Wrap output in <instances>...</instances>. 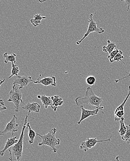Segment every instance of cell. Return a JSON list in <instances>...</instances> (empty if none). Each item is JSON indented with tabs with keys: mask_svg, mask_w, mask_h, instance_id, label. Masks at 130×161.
Instances as JSON below:
<instances>
[{
	"mask_svg": "<svg viewBox=\"0 0 130 161\" xmlns=\"http://www.w3.org/2000/svg\"><path fill=\"white\" fill-rule=\"evenodd\" d=\"M75 102L77 106L81 107L83 104H86L91 106H96V108L101 107L103 102L101 97L96 95L93 92L92 88L88 87L85 92V96H79L75 99Z\"/></svg>",
	"mask_w": 130,
	"mask_h": 161,
	"instance_id": "obj_1",
	"label": "cell"
},
{
	"mask_svg": "<svg viewBox=\"0 0 130 161\" xmlns=\"http://www.w3.org/2000/svg\"><path fill=\"white\" fill-rule=\"evenodd\" d=\"M57 131V129L53 128L48 133L43 136L37 133L36 135L39 136L38 138L42 139V142L39 143V146L47 145L52 149V151L54 153H57L58 150L56 149V146L60 145V139L56 137Z\"/></svg>",
	"mask_w": 130,
	"mask_h": 161,
	"instance_id": "obj_2",
	"label": "cell"
},
{
	"mask_svg": "<svg viewBox=\"0 0 130 161\" xmlns=\"http://www.w3.org/2000/svg\"><path fill=\"white\" fill-rule=\"evenodd\" d=\"M29 116L27 115L26 116L25 121L23 123V126L21 130V134H20V138L18 140V142L16 144H14L12 147H11L10 149H8L10 156H13L15 159L17 160L20 161L21 157L22 156V152H23V143H24V132L25 130L27 128V123H28V119Z\"/></svg>",
	"mask_w": 130,
	"mask_h": 161,
	"instance_id": "obj_3",
	"label": "cell"
},
{
	"mask_svg": "<svg viewBox=\"0 0 130 161\" xmlns=\"http://www.w3.org/2000/svg\"><path fill=\"white\" fill-rule=\"evenodd\" d=\"M22 89L20 86L13 83L12 87V89L9 92L10 97L8 100L9 102H13L15 106V111L16 113L20 112L21 104L25 106V104L22 101Z\"/></svg>",
	"mask_w": 130,
	"mask_h": 161,
	"instance_id": "obj_4",
	"label": "cell"
},
{
	"mask_svg": "<svg viewBox=\"0 0 130 161\" xmlns=\"http://www.w3.org/2000/svg\"><path fill=\"white\" fill-rule=\"evenodd\" d=\"M93 17H94V15H93V14H91L90 15V18L89 19V25L88 30H87L86 33L84 34L83 37L76 42V44L77 45H80L81 43L84 41V40H85L86 38L88 37V36L91 33H93V32H96L98 34H101L104 33V29L99 26L97 23L93 19Z\"/></svg>",
	"mask_w": 130,
	"mask_h": 161,
	"instance_id": "obj_5",
	"label": "cell"
},
{
	"mask_svg": "<svg viewBox=\"0 0 130 161\" xmlns=\"http://www.w3.org/2000/svg\"><path fill=\"white\" fill-rule=\"evenodd\" d=\"M111 136L109 138V139L103 140H97V139L96 137L91 138L88 137L87 139H86V141L81 142L80 146V149L81 150H83L84 152H87L90 149L95 147L96 144L98 143V142L111 141Z\"/></svg>",
	"mask_w": 130,
	"mask_h": 161,
	"instance_id": "obj_6",
	"label": "cell"
},
{
	"mask_svg": "<svg viewBox=\"0 0 130 161\" xmlns=\"http://www.w3.org/2000/svg\"><path fill=\"white\" fill-rule=\"evenodd\" d=\"M17 119H18L17 117L15 115H13V118L7 125L4 130L3 131H0V136L5 135L8 132L12 133V136H13L14 132L18 131L19 124L16 123Z\"/></svg>",
	"mask_w": 130,
	"mask_h": 161,
	"instance_id": "obj_7",
	"label": "cell"
},
{
	"mask_svg": "<svg viewBox=\"0 0 130 161\" xmlns=\"http://www.w3.org/2000/svg\"><path fill=\"white\" fill-rule=\"evenodd\" d=\"M80 108L81 110V115L80 120L77 122L78 125H80L83 120L88 119L89 117L97 115L100 111H102L103 110L104 107L101 106L99 108H96L95 110H86L84 108L83 105L81 106Z\"/></svg>",
	"mask_w": 130,
	"mask_h": 161,
	"instance_id": "obj_8",
	"label": "cell"
},
{
	"mask_svg": "<svg viewBox=\"0 0 130 161\" xmlns=\"http://www.w3.org/2000/svg\"><path fill=\"white\" fill-rule=\"evenodd\" d=\"M41 76V75H39V77L38 79L36 81H33L34 84H41L44 86H51L54 87H56L57 86L56 77L54 76H51V77H45L43 79H40Z\"/></svg>",
	"mask_w": 130,
	"mask_h": 161,
	"instance_id": "obj_9",
	"label": "cell"
},
{
	"mask_svg": "<svg viewBox=\"0 0 130 161\" xmlns=\"http://www.w3.org/2000/svg\"><path fill=\"white\" fill-rule=\"evenodd\" d=\"M31 81H34L31 76H18L13 83L20 86L22 89L27 86Z\"/></svg>",
	"mask_w": 130,
	"mask_h": 161,
	"instance_id": "obj_10",
	"label": "cell"
},
{
	"mask_svg": "<svg viewBox=\"0 0 130 161\" xmlns=\"http://www.w3.org/2000/svg\"><path fill=\"white\" fill-rule=\"evenodd\" d=\"M22 109L26 110L28 112V116L29 115L30 113L32 112L34 113H39L40 111V105L38 103H28L25 106L22 107Z\"/></svg>",
	"mask_w": 130,
	"mask_h": 161,
	"instance_id": "obj_11",
	"label": "cell"
},
{
	"mask_svg": "<svg viewBox=\"0 0 130 161\" xmlns=\"http://www.w3.org/2000/svg\"><path fill=\"white\" fill-rule=\"evenodd\" d=\"M17 137H18V136H14V137L12 136L10 138L7 139L4 148L2 151H0V156L1 157H3L4 156L7 150H8L9 148L12 147L14 144L18 142V140L17 139Z\"/></svg>",
	"mask_w": 130,
	"mask_h": 161,
	"instance_id": "obj_12",
	"label": "cell"
},
{
	"mask_svg": "<svg viewBox=\"0 0 130 161\" xmlns=\"http://www.w3.org/2000/svg\"><path fill=\"white\" fill-rule=\"evenodd\" d=\"M40 99L45 109H47L48 106H50L51 108L54 110V112L57 111V108L55 107L53 104V101H52L51 97L46 96L45 95H40Z\"/></svg>",
	"mask_w": 130,
	"mask_h": 161,
	"instance_id": "obj_13",
	"label": "cell"
},
{
	"mask_svg": "<svg viewBox=\"0 0 130 161\" xmlns=\"http://www.w3.org/2000/svg\"><path fill=\"white\" fill-rule=\"evenodd\" d=\"M107 46H104L103 47L102 51L105 53H107L110 54L115 49L117 48L116 43L114 42H111L110 40L107 41Z\"/></svg>",
	"mask_w": 130,
	"mask_h": 161,
	"instance_id": "obj_14",
	"label": "cell"
},
{
	"mask_svg": "<svg viewBox=\"0 0 130 161\" xmlns=\"http://www.w3.org/2000/svg\"><path fill=\"white\" fill-rule=\"evenodd\" d=\"M46 18L45 16H42L40 14H36L34 15L33 19H31L30 21L34 27H37L40 25L42 19H45Z\"/></svg>",
	"mask_w": 130,
	"mask_h": 161,
	"instance_id": "obj_15",
	"label": "cell"
},
{
	"mask_svg": "<svg viewBox=\"0 0 130 161\" xmlns=\"http://www.w3.org/2000/svg\"><path fill=\"white\" fill-rule=\"evenodd\" d=\"M3 57L5 58L4 62L6 64H7L8 62H11L12 63H16V54L14 53H13L11 54H8V53H4Z\"/></svg>",
	"mask_w": 130,
	"mask_h": 161,
	"instance_id": "obj_16",
	"label": "cell"
},
{
	"mask_svg": "<svg viewBox=\"0 0 130 161\" xmlns=\"http://www.w3.org/2000/svg\"><path fill=\"white\" fill-rule=\"evenodd\" d=\"M31 123H32L28 122L27 127V128L29 129V136L30 139L29 141V143L30 144L34 143V139L35 138L37 134L35 132L34 130L32 129V128H31V126H30V124Z\"/></svg>",
	"mask_w": 130,
	"mask_h": 161,
	"instance_id": "obj_17",
	"label": "cell"
},
{
	"mask_svg": "<svg viewBox=\"0 0 130 161\" xmlns=\"http://www.w3.org/2000/svg\"><path fill=\"white\" fill-rule=\"evenodd\" d=\"M51 98L53 101V104L57 108H58V106H61L64 104V100L60 96H53L51 97Z\"/></svg>",
	"mask_w": 130,
	"mask_h": 161,
	"instance_id": "obj_18",
	"label": "cell"
},
{
	"mask_svg": "<svg viewBox=\"0 0 130 161\" xmlns=\"http://www.w3.org/2000/svg\"><path fill=\"white\" fill-rule=\"evenodd\" d=\"M120 129L119 130V132L122 137L126 134L127 131V125H126L125 123V118H123L120 121Z\"/></svg>",
	"mask_w": 130,
	"mask_h": 161,
	"instance_id": "obj_19",
	"label": "cell"
},
{
	"mask_svg": "<svg viewBox=\"0 0 130 161\" xmlns=\"http://www.w3.org/2000/svg\"><path fill=\"white\" fill-rule=\"evenodd\" d=\"M130 96V85L128 87V93L127 95V97L125 98V100H124V102L121 104H120L118 107L115 109L114 112H118L120 111H124V107H125V104L127 103V101L128 99H129Z\"/></svg>",
	"mask_w": 130,
	"mask_h": 161,
	"instance_id": "obj_20",
	"label": "cell"
},
{
	"mask_svg": "<svg viewBox=\"0 0 130 161\" xmlns=\"http://www.w3.org/2000/svg\"><path fill=\"white\" fill-rule=\"evenodd\" d=\"M12 63V66L11 75L8 77V79H10L13 76H18V74L20 72V69H19V67H18V66L17 65H15L13 63Z\"/></svg>",
	"mask_w": 130,
	"mask_h": 161,
	"instance_id": "obj_21",
	"label": "cell"
},
{
	"mask_svg": "<svg viewBox=\"0 0 130 161\" xmlns=\"http://www.w3.org/2000/svg\"><path fill=\"white\" fill-rule=\"evenodd\" d=\"M127 131L126 134L121 137V139L125 141L127 144L130 143V125L127 126Z\"/></svg>",
	"mask_w": 130,
	"mask_h": 161,
	"instance_id": "obj_22",
	"label": "cell"
},
{
	"mask_svg": "<svg viewBox=\"0 0 130 161\" xmlns=\"http://www.w3.org/2000/svg\"><path fill=\"white\" fill-rule=\"evenodd\" d=\"M114 120L115 121H120L123 118H124L125 111H120L114 112Z\"/></svg>",
	"mask_w": 130,
	"mask_h": 161,
	"instance_id": "obj_23",
	"label": "cell"
},
{
	"mask_svg": "<svg viewBox=\"0 0 130 161\" xmlns=\"http://www.w3.org/2000/svg\"><path fill=\"white\" fill-rule=\"evenodd\" d=\"M125 58L123 55V52L121 50L119 51V52L118 53V54L116 55L115 57L114 58V59L113 60V62L114 61L116 62H122L124 64H125V62L123 61V59H124Z\"/></svg>",
	"mask_w": 130,
	"mask_h": 161,
	"instance_id": "obj_24",
	"label": "cell"
},
{
	"mask_svg": "<svg viewBox=\"0 0 130 161\" xmlns=\"http://www.w3.org/2000/svg\"><path fill=\"white\" fill-rule=\"evenodd\" d=\"M86 83L89 86H94L96 82V79L94 76H89L86 79Z\"/></svg>",
	"mask_w": 130,
	"mask_h": 161,
	"instance_id": "obj_25",
	"label": "cell"
},
{
	"mask_svg": "<svg viewBox=\"0 0 130 161\" xmlns=\"http://www.w3.org/2000/svg\"><path fill=\"white\" fill-rule=\"evenodd\" d=\"M119 51H120V50L118 49V48H116V49L113 51L110 54H109L108 57H107V58H108V59H109L111 63L113 62V60L114 59V58L118 54V53L119 52Z\"/></svg>",
	"mask_w": 130,
	"mask_h": 161,
	"instance_id": "obj_26",
	"label": "cell"
},
{
	"mask_svg": "<svg viewBox=\"0 0 130 161\" xmlns=\"http://www.w3.org/2000/svg\"><path fill=\"white\" fill-rule=\"evenodd\" d=\"M7 109L6 106L4 105V102L3 99H0V112Z\"/></svg>",
	"mask_w": 130,
	"mask_h": 161,
	"instance_id": "obj_27",
	"label": "cell"
},
{
	"mask_svg": "<svg viewBox=\"0 0 130 161\" xmlns=\"http://www.w3.org/2000/svg\"><path fill=\"white\" fill-rule=\"evenodd\" d=\"M129 60L130 61V56L129 58ZM129 67H130V66H129ZM127 76H125L124 77H123V78H120V79H118V80H115V82L116 83H118L120 82V81L122 80H125L126 79H127L129 77H130V71L129 73H127Z\"/></svg>",
	"mask_w": 130,
	"mask_h": 161,
	"instance_id": "obj_28",
	"label": "cell"
},
{
	"mask_svg": "<svg viewBox=\"0 0 130 161\" xmlns=\"http://www.w3.org/2000/svg\"><path fill=\"white\" fill-rule=\"evenodd\" d=\"M124 2L126 3L127 5V11H129L130 8V1H127V0H125Z\"/></svg>",
	"mask_w": 130,
	"mask_h": 161,
	"instance_id": "obj_29",
	"label": "cell"
},
{
	"mask_svg": "<svg viewBox=\"0 0 130 161\" xmlns=\"http://www.w3.org/2000/svg\"><path fill=\"white\" fill-rule=\"evenodd\" d=\"M9 160L10 161H20L17 160L16 159H13V157H11V156H10V158H9Z\"/></svg>",
	"mask_w": 130,
	"mask_h": 161,
	"instance_id": "obj_30",
	"label": "cell"
},
{
	"mask_svg": "<svg viewBox=\"0 0 130 161\" xmlns=\"http://www.w3.org/2000/svg\"><path fill=\"white\" fill-rule=\"evenodd\" d=\"M120 158H121V157H120V156H117L115 159H116V160L117 161H120Z\"/></svg>",
	"mask_w": 130,
	"mask_h": 161,
	"instance_id": "obj_31",
	"label": "cell"
},
{
	"mask_svg": "<svg viewBox=\"0 0 130 161\" xmlns=\"http://www.w3.org/2000/svg\"><path fill=\"white\" fill-rule=\"evenodd\" d=\"M5 81V79H4V80H3L2 81H0V87H1V85H2L4 82Z\"/></svg>",
	"mask_w": 130,
	"mask_h": 161,
	"instance_id": "obj_32",
	"label": "cell"
},
{
	"mask_svg": "<svg viewBox=\"0 0 130 161\" xmlns=\"http://www.w3.org/2000/svg\"><path fill=\"white\" fill-rule=\"evenodd\" d=\"M39 2H40V3H44V2H45V1H39Z\"/></svg>",
	"mask_w": 130,
	"mask_h": 161,
	"instance_id": "obj_33",
	"label": "cell"
},
{
	"mask_svg": "<svg viewBox=\"0 0 130 161\" xmlns=\"http://www.w3.org/2000/svg\"><path fill=\"white\" fill-rule=\"evenodd\" d=\"M2 80H2L1 79H0V81H2Z\"/></svg>",
	"mask_w": 130,
	"mask_h": 161,
	"instance_id": "obj_34",
	"label": "cell"
},
{
	"mask_svg": "<svg viewBox=\"0 0 130 161\" xmlns=\"http://www.w3.org/2000/svg\"></svg>",
	"mask_w": 130,
	"mask_h": 161,
	"instance_id": "obj_35",
	"label": "cell"
}]
</instances>
